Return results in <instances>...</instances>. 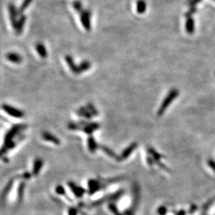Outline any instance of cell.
I'll list each match as a JSON object with an SVG mask.
<instances>
[{
	"mask_svg": "<svg viewBox=\"0 0 215 215\" xmlns=\"http://www.w3.org/2000/svg\"><path fill=\"white\" fill-rule=\"evenodd\" d=\"M36 52L41 58L45 59V58L48 57V51H47L45 46L42 43H38L36 44Z\"/></svg>",
	"mask_w": 215,
	"mask_h": 215,
	"instance_id": "obj_21",
	"label": "cell"
},
{
	"mask_svg": "<svg viewBox=\"0 0 215 215\" xmlns=\"http://www.w3.org/2000/svg\"><path fill=\"white\" fill-rule=\"evenodd\" d=\"M24 191H25V183L23 182L21 183L18 186V192H17V198H18V202L19 204H20L23 200Z\"/></svg>",
	"mask_w": 215,
	"mask_h": 215,
	"instance_id": "obj_22",
	"label": "cell"
},
{
	"mask_svg": "<svg viewBox=\"0 0 215 215\" xmlns=\"http://www.w3.org/2000/svg\"><path fill=\"white\" fill-rule=\"evenodd\" d=\"M26 20H27V17L24 14L19 16L17 23H16L15 27L14 28L15 34L17 35H20L22 33H23Z\"/></svg>",
	"mask_w": 215,
	"mask_h": 215,
	"instance_id": "obj_13",
	"label": "cell"
},
{
	"mask_svg": "<svg viewBox=\"0 0 215 215\" xmlns=\"http://www.w3.org/2000/svg\"><path fill=\"white\" fill-rule=\"evenodd\" d=\"M197 12V8L196 6H191L189 8V11L185 13V14H184V16L187 18H190L192 17V15H194V13H196Z\"/></svg>",
	"mask_w": 215,
	"mask_h": 215,
	"instance_id": "obj_31",
	"label": "cell"
},
{
	"mask_svg": "<svg viewBox=\"0 0 215 215\" xmlns=\"http://www.w3.org/2000/svg\"><path fill=\"white\" fill-rule=\"evenodd\" d=\"M76 113L79 117H83L88 120H91L93 117L91 113L89 112V110L86 107H79V108L77 110Z\"/></svg>",
	"mask_w": 215,
	"mask_h": 215,
	"instance_id": "obj_18",
	"label": "cell"
},
{
	"mask_svg": "<svg viewBox=\"0 0 215 215\" xmlns=\"http://www.w3.org/2000/svg\"><path fill=\"white\" fill-rule=\"evenodd\" d=\"M6 57L9 61L15 64H20L23 61V58L16 52H9L6 55Z\"/></svg>",
	"mask_w": 215,
	"mask_h": 215,
	"instance_id": "obj_16",
	"label": "cell"
},
{
	"mask_svg": "<svg viewBox=\"0 0 215 215\" xmlns=\"http://www.w3.org/2000/svg\"><path fill=\"white\" fill-rule=\"evenodd\" d=\"M73 9L75 10V11L79 13H80L82 11L84 10L82 2L80 1H79V0H75V1H74L73 2Z\"/></svg>",
	"mask_w": 215,
	"mask_h": 215,
	"instance_id": "obj_28",
	"label": "cell"
},
{
	"mask_svg": "<svg viewBox=\"0 0 215 215\" xmlns=\"http://www.w3.org/2000/svg\"><path fill=\"white\" fill-rule=\"evenodd\" d=\"M134 209H126L125 212H124V214H125V215H134Z\"/></svg>",
	"mask_w": 215,
	"mask_h": 215,
	"instance_id": "obj_38",
	"label": "cell"
},
{
	"mask_svg": "<svg viewBox=\"0 0 215 215\" xmlns=\"http://www.w3.org/2000/svg\"><path fill=\"white\" fill-rule=\"evenodd\" d=\"M41 136L43 140L46 141L48 142H50L53 143L54 145H59L61 144V141L57 136H55L53 134H52L51 132L48 131H43L41 134Z\"/></svg>",
	"mask_w": 215,
	"mask_h": 215,
	"instance_id": "obj_12",
	"label": "cell"
},
{
	"mask_svg": "<svg viewBox=\"0 0 215 215\" xmlns=\"http://www.w3.org/2000/svg\"><path fill=\"white\" fill-rule=\"evenodd\" d=\"M68 185L69 188L70 189L72 192L73 193V194L75 195L77 198H80L83 197V196L84 195L85 193H86V190H85L83 187L78 185V184L73 181L68 182Z\"/></svg>",
	"mask_w": 215,
	"mask_h": 215,
	"instance_id": "obj_10",
	"label": "cell"
},
{
	"mask_svg": "<svg viewBox=\"0 0 215 215\" xmlns=\"http://www.w3.org/2000/svg\"><path fill=\"white\" fill-rule=\"evenodd\" d=\"M86 107L88 108V109L89 110V112L91 113V114L93 115V117L98 116L99 115V112L98 111V109H96V107H95V105L93 103H87Z\"/></svg>",
	"mask_w": 215,
	"mask_h": 215,
	"instance_id": "obj_27",
	"label": "cell"
},
{
	"mask_svg": "<svg viewBox=\"0 0 215 215\" xmlns=\"http://www.w3.org/2000/svg\"><path fill=\"white\" fill-rule=\"evenodd\" d=\"M208 164L209 167H210L212 169H213V171L215 172V162L213 160V159H209Z\"/></svg>",
	"mask_w": 215,
	"mask_h": 215,
	"instance_id": "obj_36",
	"label": "cell"
},
{
	"mask_svg": "<svg viewBox=\"0 0 215 215\" xmlns=\"http://www.w3.org/2000/svg\"><path fill=\"white\" fill-rule=\"evenodd\" d=\"M179 95V91L176 89H172L168 93L167 95L164 99L163 102L161 104L160 107L158 111V115L159 116H161L164 114V113L166 111V109L169 107L171 103L175 100V99Z\"/></svg>",
	"mask_w": 215,
	"mask_h": 215,
	"instance_id": "obj_2",
	"label": "cell"
},
{
	"mask_svg": "<svg viewBox=\"0 0 215 215\" xmlns=\"http://www.w3.org/2000/svg\"><path fill=\"white\" fill-rule=\"evenodd\" d=\"M32 2V0H24L23 3H22L20 6V7L18 9L19 16L21 15H23L24 11L29 7V6L31 4Z\"/></svg>",
	"mask_w": 215,
	"mask_h": 215,
	"instance_id": "obj_25",
	"label": "cell"
},
{
	"mask_svg": "<svg viewBox=\"0 0 215 215\" xmlns=\"http://www.w3.org/2000/svg\"><path fill=\"white\" fill-rule=\"evenodd\" d=\"M195 23L194 20L193 19L192 17L187 18L185 23V29L187 34L189 35H192L194 34V30H195Z\"/></svg>",
	"mask_w": 215,
	"mask_h": 215,
	"instance_id": "obj_20",
	"label": "cell"
},
{
	"mask_svg": "<svg viewBox=\"0 0 215 215\" xmlns=\"http://www.w3.org/2000/svg\"><path fill=\"white\" fill-rule=\"evenodd\" d=\"M68 128L70 130L77 131L81 130V127L79 126L78 121L77 122H70L68 124Z\"/></svg>",
	"mask_w": 215,
	"mask_h": 215,
	"instance_id": "obj_30",
	"label": "cell"
},
{
	"mask_svg": "<svg viewBox=\"0 0 215 215\" xmlns=\"http://www.w3.org/2000/svg\"><path fill=\"white\" fill-rule=\"evenodd\" d=\"M123 194L124 190L120 189L119 191L116 192L115 193H112V194L107 195L105 196H103V198H100V199L93 201V203H91L90 208H96V207L100 206L107 202L112 203L114 200H117L118 199H119V198L123 195Z\"/></svg>",
	"mask_w": 215,
	"mask_h": 215,
	"instance_id": "obj_3",
	"label": "cell"
},
{
	"mask_svg": "<svg viewBox=\"0 0 215 215\" xmlns=\"http://www.w3.org/2000/svg\"><path fill=\"white\" fill-rule=\"evenodd\" d=\"M184 214H185V212L183 210H181L180 212H178V215H184Z\"/></svg>",
	"mask_w": 215,
	"mask_h": 215,
	"instance_id": "obj_39",
	"label": "cell"
},
{
	"mask_svg": "<svg viewBox=\"0 0 215 215\" xmlns=\"http://www.w3.org/2000/svg\"><path fill=\"white\" fill-rule=\"evenodd\" d=\"M147 8L146 2L144 0H138L137 2V12L139 14H143L145 12Z\"/></svg>",
	"mask_w": 215,
	"mask_h": 215,
	"instance_id": "obj_23",
	"label": "cell"
},
{
	"mask_svg": "<svg viewBox=\"0 0 215 215\" xmlns=\"http://www.w3.org/2000/svg\"><path fill=\"white\" fill-rule=\"evenodd\" d=\"M27 128L26 124H16L12 126L5 134L4 144L2 147L1 155L4 156L9 150H12L17 145V142L15 141V138L22 140L24 137L23 132Z\"/></svg>",
	"mask_w": 215,
	"mask_h": 215,
	"instance_id": "obj_1",
	"label": "cell"
},
{
	"mask_svg": "<svg viewBox=\"0 0 215 215\" xmlns=\"http://www.w3.org/2000/svg\"><path fill=\"white\" fill-rule=\"evenodd\" d=\"M68 215H78V209L74 207H72L68 209Z\"/></svg>",
	"mask_w": 215,
	"mask_h": 215,
	"instance_id": "obj_33",
	"label": "cell"
},
{
	"mask_svg": "<svg viewBox=\"0 0 215 215\" xmlns=\"http://www.w3.org/2000/svg\"><path fill=\"white\" fill-rule=\"evenodd\" d=\"M14 180H15L14 178L10 179L9 182L7 183L6 187H4L3 191H2V202L5 200V199H6L8 196H9L10 192L11 191L13 184H14Z\"/></svg>",
	"mask_w": 215,
	"mask_h": 215,
	"instance_id": "obj_17",
	"label": "cell"
},
{
	"mask_svg": "<svg viewBox=\"0 0 215 215\" xmlns=\"http://www.w3.org/2000/svg\"><path fill=\"white\" fill-rule=\"evenodd\" d=\"M55 192H56L58 195H65V190L64 187L61 185H58L56 188H55Z\"/></svg>",
	"mask_w": 215,
	"mask_h": 215,
	"instance_id": "obj_32",
	"label": "cell"
},
{
	"mask_svg": "<svg viewBox=\"0 0 215 215\" xmlns=\"http://www.w3.org/2000/svg\"><path fill=\"white\" fill-rule=\"evenodd\" d=\"M32 175V174H31V173H29L28 172H25V173H24L23 175H22V178L28 180V179H30V178H31Z\"/></svg>",
	"mask_w": 215,
	"mask_h": 215,
	"instance_id": "obj_37",
	"label": "cell"
},
{
	"mask_svg": "<svg viewBox=\"0 0 215 215\" xmlns=\"http://www.w3.org/2000/svg\"><path fill=\"white\" fill-rule=\"evenodd\" d=\"M138 146L137 143L133 142L129 144L128 146H127L125 149H124L120 155H119V162H122L125 160L128 159L129 156H130L132 153L136 150V148Z\"/></svg>",
	"mask_w": 215,
	"mask_h": 215,
	"instance_id": "obj_8",
	"label": "cell"
},
{
	"mask_svg": "<svg viewBox=\"0 0 215 215\" xmlns=\"http://www.w3.org/2000/svg\"><path fill=\"white\" fill-rule=\"evenodd\" d=\"M108 208L109 211L114 215H125V214L121 213V212L118 210L116 205L114 203H110L108 205Z\"/></svg>",
	"mask_w": 215,
	"mask_h": 215,
	"instance_id": "obj_26",
	"label": "cell"
},
{
	"mask_svg": "<svg viewBox=\"0 0 215 215\" xmlns=\"http://www.w3.org/2000/svg\"><path fill=\"white\" fill-rule=\"evenodd\" d=\"M201 1H202V0H189L188 5L190 7L196 6L198 3H200Z\"/></svg>",
	"mask_w": 215,
	"mask_h": 215,
	"instance_id": "obj_35",
	"label": "cell"
},
{
	"mask_svg": "<svg viewBox=\"0 0 215 215\" xmlns=\"http://www.w3.org/2000/svg\"><path fill=\"white\" fill-rule=\"evenodd\" d=\"M65 60L67 64L68 65L69 68H70V70L73 72L75 75H79V67L78 65H77L75 61H74L73 58L70 55H66L65 57Z\"/></svg>",
	"mask_w": 215,
	"mask_h": 215,
	"instance_id": "obj_14",
	"label": "cell"
},
{
	"mask_svg": "<svg viewBox=\"0 0 215 215\" xmlns=\"http://www.w3.org/2000/svg\"><path fill=\"white\" fill-rule=\"evenodd\" d=\"M78 122L81 127V131L89 135H91L93 132L100 128V124L96 122H88L84 120H79Z\"/></svg>",
	"mask_w": 215,
	"mask_h": 215,
	"instance_id": "obj_4",
	"label": "cell"
},
{
	"mask_svg": "<svg viewBox=\"0 0 215 215\" xmlns=\"http://www.w3.org/2000/svg\"><path fill=\"white\" fill-rule=\"evenodd\" d=\"M2 109L8 115H9L10 116L15 118H22L24 117V113L23 111L19 109L18 108H15L14 107H12L7 104H4L2 107Z\"/></svg>",
	"mask_w": 215,
	"mask_h": 215,
	"instance_id": "obj_7",
	"label": "cell"
},
{
	"mask_svg": "<svg viewBox=\"0 0 215 215\" xmlns=\"http://www.w3.org/2000/svg\"><path fill=\"white\" fill-rule=\"evenodd\" d=\"M158 214L159 215H165L167 214V209L166 207H164V206H161L160 208H159L158 209Z\"/></svg>",
	"mask_w": 215,
	"mask_h": 215,
	"instance_id": "obj_34",
	"label": "cell"
},
{
	"mask_svg": "<svg viewBox=\"0 0 215 215\" xmlns=\"http://www.w3.org/2000/svg\"><path fill=\"white\" fill-rule=\"evenodd\" d=\"M105 187V184L102 180H96V179H90L88 181V193L89 195H93L96 192L100 191Z\"/></svg>",
	"mask_w": 215,
	"mask_h": 215,
	"instance_id": "obj_5",
	"label": "cell"
},
{
	"mask_svg": "<svg viewBox=\"0 0 215 215\" xmlns=\"http://www.w3.org/2000/svg\"><path fill=\"white\" fill-rule=\"evenodd\" d=\"M100 148L102 151H103L104 153L107 154L109 158L114 159L118 162H119V155H118L114 150L111 149V148H109V147L105 146V145H100Z\"/></svg>",
	"mask_w": 215,
	"mask_h": 215,
	"instance_id": "obj_19",
	"label": "cell"
},
{
	"mask_svg": "<svg viewBox=\"0 0 215 215\" xmlns=\"http://www.w3.org/2000/svg\"><path fill=\"white\" fill-rule=\"evenodd\" d=\"M148 153H149L150 155L153 157L154 159H155V161L156 162H159V159L162 158V156L160 155V154H159L157 151H155L152 148H148Z\"/></svg>",
	"mask_w": 215,
	"mask_h": 215,
	"instance_id": "obj_29",
	"label": "cell"
},
{
	"mask_svg": "<svg viewBox=\"0 0 215 215\" xmlns=\"http://www.w3.org/2000/svg\"><path fill=\"white\" fill-rule=\"evenodd\" d=\"M213 1H214V2H215V0H213Z\"/></svg>",
	"mask_w": 215,
	"mask_h": 215,
	"instance_id": "obj_40",
	"label": "cell"
},
{
	"mask_svg": "<svg viewBox=\"0 0 215 215\" xmlns=\"http://www.w3.org/2000/svg\"><path fill=\"white\" fill-rule=\"evenodd\" d=\"M8 9H9V15L11 23L12 24L13 28L14 29L15 27L16 23H17L18 19L19 18L18 9H16L15 6L13 3H11L9 4Z\"/></svg>",
	"mask_w": 215,
	"mask_h": 215,
	"instance_id": "obj_9",
	"label": "cell"
},
{
	"mask_svg": "<svg viewBox=\"0 0 215 215\" xmlns=\"http://www.w3.org/2000/svg\"><path fill=\"white\" fill-rule=\"evenodd\" d=\"M79 17H80L81 23L84 29L87 32H90L91 29V11L84 9L79 13Z\"/></svg>",
	"mask_w": 215,
	"mask_h": 215,
	"instance_id": "obj_6",
	"label": "cell"
},
{
	"mask_svg": "<svg viewBox=\"0 0 215 215\" xmlns=\"http://www.w3.org/2000/svg\"><path fill=\"white\" fill-rule=\"evenodd\" d=\"M91 62L87 60L82 61L78 65L79 74L82 73H84V72L89 70V69L91 68Z\"/></svg>",
	"mask_w": 215,
	"mask_h": 215,
	"instance_id": "obj_24",
	"label": "cell"
},
{
	"mask_svg": "<svg viewBox=\"0 0 215 215\" xmlns=\"http://www.w3.org/2000/svg\"><path fill=\"white\" fill-rule=\"evenodd\" d=\"M87 147L88 150L91 153H95L96 150L100 148V145H98V143L94 139V137L91 136V135H90L87 139Z\"/></svg>",
	"mask_w": 215,
	"mask_h": 215,
	"instance_id": "obj_15",
	"label": "cell"
},
{
	"mask_svg": "<svg viewBox=\"0 0 215 215\" xmlns=\"http://www.w3.org/2000/svg\"><path fill=\"white\" fill-rule=\"evenodd\" d=\"M44 165V162L40 158H36L34 162H33V167H32V174L33 176L36 177L40 174V171L42 170Z\"/></svg>",
	"mask_w": 215,
	"mask_h": 215,
	"instance_id": "obj_11",
	"label": "cell"
}]
</instances>
